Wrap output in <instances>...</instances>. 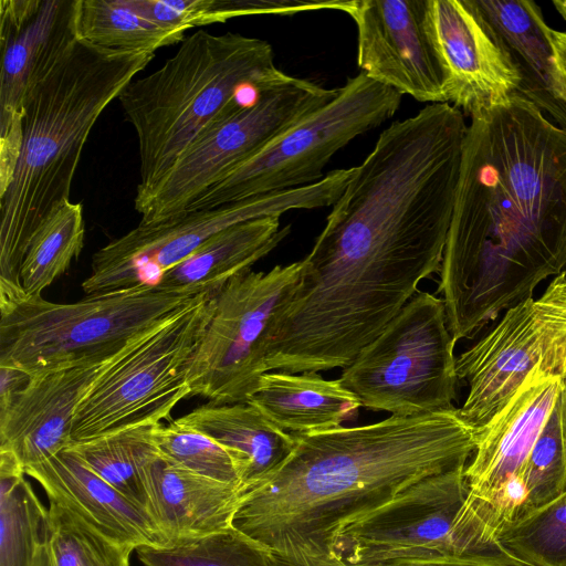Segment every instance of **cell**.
Listing matches in <instances>:
<instances>
[{
    "label": "cell",
    "mask_w": 566,
    "mask_h": 566,
    "mask_svg": "<svg viewBox=\"0 0 566 566\" xmlns=\"http://www.w3.org/2000/svg\"><path fill=\"white\" fill-rule=\"evenodd\" d=\"M566 271V130L515 94L468 125L438 292L453 340Z\"/></svg>",
    "instance_id": "6da1fadb"
},
{
    "label": "cell",
    "mask_w": 566,
    "mask_h": 566,
    "mask_svg": "<svg viewBox=\"0 0 566 566\" xmlns=\"http://www.w3.org/2000/svg\"><path fill=\"white\" fill-rule=\"evenodd\" d=\"M401 94L364 73L325 105L274 138L197 199L185 212L302 188L324 178L331 158L355 137L391 118Z\"/></svg>",
    "instance_id": "ba28073f"
},
{
    "label": "cell",
    "mask_w": 566,
    "mask_h": 566,
    "mask_svg": "<svg viewBox=\"0 0 566 566\" xmlns=\"http://www.w3.org/2000/svg\"><path fill=\"white\" fill-rule=\"evenodd\" d=\"M354 168L335 169L315 184L184 212L155 222L139 223L97 250L91 274L83 281L86 295L157 286L163 275L189 256L201 243L232 224L291 210L333 206L348 185Z\"/></svg>",
    "instance_id": "9c48e42d"
},
{
    "label": "cell",
    "mask_w": 566,
    "mask_h": 566,
    "mask_svg": "<svg viewBox=\"0 0 566 566\" xmlns=\"http://www.w3.org/2000/svg\"><path fill=\"white\" fill-rule=\"evenodd\" d=\"M82 203L57 205L39 224L20 270V285L31 296L42 295L78 258L84 244Z\"/></svg>",
    "instance_id": "4316f807"
},
{
    "label": "cell",
    "mask_w": 566,
    "mask_h": 566,
    "mask_svg": "<svg viewBox=\"0 0 566 566\" xmlns=\"http://www.w3.org/2000/svg\"><path fill=\"white\" fill-rule=\"evenodd\" d=\"M522 484L524 502L517 518L566 491V439L558 397L525 462Z\"/></svg>",
    "instance_id": "4dcf8cb0"
},
{
    "label": "cell",
    "mask_w": 566,
    "mask_h": 566,
    "mask_svg": "<svg viewBox=\"0 0 566 566\" xmlns=\"http://www.w3.org/2000/svg\"><path fill=\"white\" fill-rule=\"evenodd\" d=\"M427 29L446 103L470 118L507 103L522 75L500 33L471 0H428Z\"/></svg>",
    "instance_id": "4fadbf2b"
},
{
    "label": "cell",
    "mask_w": 566,
    "mask_h": 566,
    "mask_svg": "<svg viewBox=\"0 0 566 566\" xmlns=\"http://www.w3.org/2000/svg\"><path fill=\"white\" fill-rule=\"evenodd\" d=\"M292 434L291 454L245 491L232 522L273 566H338L331 547L343 528L419 481L465 467L476 444L455 407Z\"/></svg>",
    "instance_id": "7a4b0ae2"
},
{
    "label": "cell",
    "mask_w": 566,
    "mask_h": 566,
    "mask_svg": "<svg viewBox=\"0 0 566 566\" xmlns=\"http://www.w3.org/2000/svg\"><path fill=\"white\" fill-rule=\"evenodd\" d=\"M31 566H130L134 547L115 543L67 507L49 501Z\"/></svg>",
    "instance_id": "83f0119b"
},
{
    "label": "cell",
    "mask_w": 566,
    "mask_h": 566,
    "mask_svg": "<svg viewBox=\"0 0 566 566\" xmlns=\"http://www.w3.org/2000/svg\"><path fill=\"white\" fill-rule=\"evenodd\" d=\"M77 0L0 1V127L23 124L33 90L78 41Z\"/></svg>",
    "instance_id": "9a60e30c"
},
{
    "label": "cell",
    "mask_w": 566,
    "mask_h": 566,
    "mask_svg": "<svg viewBox=\"0 0 566 566\" xmlns=\"http://www.w3.org/2000/svg\"><path fill=\"white\" fill-rule=\"evenodd\" d=\"M148 514L167 546L224 532L245 493L241 484L209 479L159 454L144 471Z\"/></svg>",
    "instance_id": "d6986e66"
},
{
    "label": "cell",
    "mask_w": 566,
    "mask_h": 566,
    "mask_svg": "<svg viewBox=\"0 0 566 566\" xmlns=\"http://www.w3.org/2000/svg\"><path fill=\"white\" fill-rule=\"evenodd\" d=\"M380 566H526L518 560L494 556L451 555L429 559L397 560Z\"/></svg>",
    "instance_id": "e575fe53"
},
{
    "label": "cell",
    "mask_w": 566,
    "mask_h": 566,
    "mask_svg": "<svg viewBox=\"0 0 566 566\" xmlns=\"http://www.w3.org/2000/svg\"><path fill=\"white\" fill-rule=\"evenodd\" d=\"M471 1L509 46L522 75L517 94L566 130V103L555 93L549 27L541 8L532 0Z\"/></svg>",
    "instance_id": "7402d4cb"
},
{
    "label": "cell",
    "mask_w": 566,
    "mask_h": 566,
    "mask_svg": "<svg viewBox=\"0 0 566 566\" xmlns=\"http://www.w3.org/2000/svg\"><path fill=\"white\" fill-rule=\"evenodd\" d=\"M139 15L167 30L185 32L195 27L261 14L258 0H122Z\"/></svg>",
    "instance_id": "d6a6232c"
},
{
    "label": "cell",
    "mask_w": 566,
    "mask_h": 566,
    "mask_svg": "<svg viewBox=\"0 0 566 566\" xmlns=\"http://www.w3.org/2000/svg\"><path fill=\"white\" fill-rule=\"evenodd\" d=\"M286 76L269 42L198 30L158 70L129 82L117 99L137 136L134 201L147 197L206 130L259 95L242 98L243 92Z\"/></svg>",
    "instance_id": "277c9868"
},
{
    "label": "cell",
    "mask_w": 566,
    "mask_h": 566,
    "mask_svg": "<svg viewBox=\"0 0 566 566\" xmlns=\"http://www.w3.org/2000/svg\"><path fill=\"white\" fill-rule=\"evenodd\" d=\"M216 294H201L104 364L77 406L73 444L170 418L191 394L189 370Z\"/></svg>",
    "instance_id": "8992f818"
},
{
    "label": "cell",
    "mask_w": 566,
    "mask_h": 566,
    "mask_svg": "<svg viewBox=\"0 0 566 566\" xmlns=\"http://www.w3.org/2000/svg\"><path fill=\"white\" fill-rule=\"evenodd\" d=\"M553 6L559 15L566 21V0H555L553 1Z\"/></svg>",
    "instance_id": "f35d334b"
},
{
    "label": "cell",
    "mask_w": 566,
    "mask_h": 566,
    "mask_svg": "<svg viewBox=\"0 0 566 566\" xmlns=\"http://www.w3.org/2000/svg\"><path fill=\"white\" fill-rule=\"evenodd\" d=\"M465 467L428 476L348 524L332 543L338 566L457 555L453 521L467 496Z\"/></svg>",
    "instance_id": "7c38bea8"
},
{
    "label": "cell",
    "mask_w": 566,
    "mask_h": 566,
    "mask_svg": "<svg viewBox=\"0 0 566 566\" xmlns=\"http://www.w3.org/2000/svg\"><path fill=\"white\" fill-rule=\"evenodd\" d=\"M154 437L159 455L167 461L209 479L243 485L230 452L207 434L172 420L158 422Z\"/></svg>",
    "instance_id": "1f68e13d"
},
{
    "label": "cell",
    "mask_w": 566,
    "mask_h": 566,
    "mask_svg": "<svg viewBox=\"0 0 566 566\" xmlns=\"http://www.w3.org/2000/svg\"><path fill=\"white\" fill-rule=\"evenodd\" d=\"M544 340L535 298L507 308L502 318L457 358L459 380L469 387L459 408L474 432L486 426L541 364Z\"/></svg>",
    "instance_id": "2e32d148"
},
{
    "label": "cell",
    "mask_w": 566,
    "mask_h": 566,
    "mask_svg": "<svg viewBox=\"0 0 566 566\" xmlns=\"http://www.w3.org/2000/svg\"><path fill=\"white\" fill-rule=\"evenodd\" d=\"M201 294L140 286L53 303L0 280V365L33 375L107 361Z\"/></svg>",
    "instance_id": "5b68a950"
},
{
    "label": "cell",
    "mask_w": 566,
    "mask_h": 566,
    "mask_svg": "<svg viewBox=\"0 0 566 566\" xmlns=\"http://www.w3.org/2000/svg\"><path fill=\"white\" fill-rule=\"evenodd\" d=\"M156 424L130 427L75 443L70 449L118 492L147 511L144 471L159 454L154 437Z\"/></svg>",
    "instance_id": "d4e9b609"
},
{
    "label": "cell",
    "mask_w": 566,
    "mask_h": 566,
    "mask_svg": "<svg viewBox=\"0 0 566 566\" xmlns=\"http://www.w3.org/2000/svg\"><path fill=\"white\" fill-rule=\"evenodd\" d=\"M301 261L268 272L245 270L217 292L189 370L190 396L245 402L264 374V346L292 298Z\"/></svg>",
    "instance_id": "8fae6325"
},
{
    "label": "cell",
    "mask_w": 566,
    "mask_h": 566,
    "mask_svg": "<svg viewBox=\"0 0 566 566\" xmlns=\"http://www.w3.org/2000/svg\"><path fill=\"white\" fill-rule=\"evenodd\" d=\"M105 363L33 374L27 387L0 412V448L11 450L23 471L73 444L77 406Z\"/></svg>",
    "instance_id": "e0dca14e"
},
{
    "label": "cell",
    "mask_w": 566,
    "mask_h": 566,
    "mask_svg": "<svg viewBox=\"0 0 566 566\" xmlns=\"http://www.w3.org/2000/svg\"><path fill=\"white\" fill-rule=\"evenodd\" d=\"M30 379L31 374L21 368L0 365V412L11 405Z\"/></svg>",
    "instance_id": "8d00e7d4"
},
{
    "label": "cell",
    "mask_w": 566,
    "mask_h": 566,
    "mask_svg": "<svg viewBox=\"0 0 566 566\" xmlns=\"http://www.w3.org/2000/svg\"><path fill=\"white\" fill-rule=\"evenodd\" d=\"M80 41L116 53H150L181 43L185 32L172 31L137 14L122 0H77Z\"/></svg>",
    "instance_id": "484cf974"
},
{
    "label": "cell",
    "mask_w": 566,
    "mask_h": 566,
    "mask_svg": "<svg viewBox=\"0 0 566 566\" xmlns=\"http://www.w3.org/2000/svg\"><path fill=\"white\" fill-rule=\"evenodd\" d=\"M144 566H273L268 551L233 526L169 546L136 548Z\"/></svg>",
    "instance_id": "f1b7e54d"
},
{
    "label": "cell",
    "mask_w": 566,
    "mask_h": 566,
    "mask_svg": "<svg viewBox=\"0 0 566 566\" xmlns=\"http://www.w3.org/2000/svg\"><path fill=\"white\" fill-rule=\"evenodd\" d=\"M558 398H559V402H560L563 424H564L565 439H566V376H564L562 378V385H560Z\"/></svg>",
    "instance_id": "74e56055"
},
{
    "label": "cell",
    "mask_w": 566,
    "mask_h": 566,
    "mask_svg": "<svg viewBox=\"0 0 566 566\" xmlns=\"http://www.w3.org/2000/svg\"><path fill=\"white\" fill-rule=\"evenodd\" d=\"M427 9L428 0H356L344 12L356 24L361 73L419 102L446 103Z\"/></svg>",
    "instance_id": "5bb4252c"
},
{
    "label": "cell",
    "mask_w": 566,
    "mask_h": 566,
    "mask_svg": "<svg viewBox=\"0 0 566 566\" xmlns=\"http://www.w3.org/2000/svg\"><path fill=\"white\" fill-rule=\"evenodd\" d=\"M54 501L108 539L130 547L167 546L146 510L94 472L70 448L24 469Z\"/></svg>",
    "instance_id": "ac0fdd59"
},
{
    "label": "cell",
    "mask_w": 566,
    "mask_h": 566,
    "mask_svg": "<svg viewBox=\"0 0 566 566\" xmlns=\"http://www.w3.org/2000/svg\"><path fill=\"white\" fill-rule=\"evenodd\" d=\"M154 56L105 51L78 40L33 90L15 171L0 197V280L20 285L31 238L42 220L70 199L94 124Z\"/></svg>",
    "instance_id": "3957f363"
},
{
    "label": "cell",
    "mask_w": 566,
    "mask_h": 566,
    "mask_svg": "<svg viewBox=\"0 0 566 566\" xmlns=\"http://www.w3.org/2000/svg\"><path fill=\"white\" fill-rule=\"evenodd\" d=\"M14 453L0 448V566H31L48 509L24 478Z\"/></svg>",
    "instance_id": "cb8c5ba5"
},
{
    "label": "cell",
    "mask_w": 566,
    "mask_h": 566,
    "mask_svg": "<svg viewBox=\"0 0 566 566\" xmlns=\"http://www.w3.org/2000/svg\"><path fill=\"white\" fill-rule=\"evenodd\" d=\"M290 229V226L280 227V216L232 224L208 238L166 272L157 286L191 295L218 292L233 276L270 253Z\"/></svg>",
    "instance_id": "ffe728a7"
},
{
    "label": "cell",
    "mask_w": 566,
    "mask_h": 566,
    "mask_svg": "<svg viewBox=\"0 0 566 566\" xmlns=\"http://www.w3.org/2000/svg\"><path fill=\"white\" fill-rule=\"evenodd\" d=\"M337 91L291 75L262 88L253 102L206 130L147 197L134 201L140 223L184 213L202 192L328 103Z\"/></svg>",
    "instance_id": "30bf717a"
},
{
    "label": "cell",
    "mask_w": 566,
    "mask_h": 566,
    "mask_svg": "<svg viewBox=\"0 0 566 566\" xmlns=\"http://www.w3.org/2000/svg\"><path fill=\"white\" fill-rule=\"evenodd\" d=\"M552 49V80L556 95L566 103V32L548 28Z\"/></svg>",
    "instance_id": "d590c367"
},
{
    "label": "cell",
    "mask_w": 566,
    "mask_h": 566,
    "mask_svg": "<svg viewBox=\"0 0 566 566\" xmlns=\"http://www.w3.org/2000/svg\"><path fill=\"white\" fill-rule=\"evenodd\" d=\"M245 402L290 433H311L342 427L361 407L338 379H324L315 371L262 375Z\"/></svg>",
    "instance_id": "603a6c76"
},
{
    "label": "cell",
    "mask_w": 566,
    "mask_h": 566,
    "mask_svg": "<svg viewBox=\"0 0 566 566\" xmlns=\"http://www.w3.org/2000/svg\"><path fill=\"white\" fill-rule=\"evenodd\" d=\"M454 345L443 300L417 292L338 381L361 407L392 416L449 410L459 380Z\"/></svg>",
    "instance_id": "52a82bcc"
},
{
    "label": "cell",
    "mask_w": 566,
    "mask_h": 566,
    "mask_svg": "<svg viewBox=\"0 0 566 566\" xmlns=\"http://www.w3.org/2000/svg\"><path fill=\"white\" fill-rule=\"evenodd\" d=\"M496 543L526 566H566V491L505 525Z\"/></svg>",
    "instance_id": "f546056e"
},
{
    "label": "cell",
    "mask_w": 566,
    "mask_h": 566,
    "mask_svg": "<svg viewBox=\"0 0 566 566\" xmlns=\"http://www.w3.org/2000/svg\"><path fill=\"white\" fill-rule=\"evenodd\" d=\"M542 327L544 355L541 365L551 373L566 376V271L553 277L535 300Z\"/></svg>",
    "instance_id": "836d02e7"
},
{
    "label": "cell",
    "mask_w": 566,
    "mask_h": 566,
    "mask_svg": "<svg viewBox=\"0 0 566 566\" xmlns=\"http://www.w3.org/2000/svg\"><path fill=\"white\" fill-rule=\"evenodd\" d=\"M175 421L207 434L227 449L238 465L245 491L277 469L295 447L292 433L249 402L209 401Z\"/></svg>",
    "instance_id": "44dd1931"
}]
</instances>
